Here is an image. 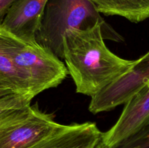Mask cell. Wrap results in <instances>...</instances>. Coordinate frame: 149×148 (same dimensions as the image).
Listing matches in <instances>:
<instances>
[{"instance_id":"277c9868","label":"cell","mask_w":149,"mask_h":148,"mask_svg":"<svg viewBox=\"0 0 149 148\" xmlns=\"http://www.w3.org/2000/svg\"><path fill=\"white\" fill-rule=\"evenodd\" d=\"M148 81L149 51L134 61L132 68L126 73L92 97L89 110L97 114L125 104Z\"/></svg>"},{"instance_id":"6da1fadb","label":"cell","mask_w":149,"mask_h":148,"mask_svg":"<svg viewBox=\"0 0 149 148\" xmlns=\"http://www.w3.org/2000/svg\"><path fill=\"white\" fill-rule=\"evenodd\" d=\"M105 39H124L109 24L71 29L63 38V59L77 93L94 97L130 70L135 60L125 59L106 46Z\"/></svg>"},{"instance_id":"52a82bcc","label":"cell","mask_w":149,"mask_h":148,"mask_svg":"<svg viewBox=\"0 0 149 148\" xmlns=\"http://www.w3.org/2000/svg\"><path fill=\"white\" fill-rule=\"evenodd\" d=\"M31 148H106L103 132L95 123L60 124L52 133Z\"/></svg>"},{"instance_id":"9c48e42d","label":"cell","mask_w":149,"mask_h":148,"mask_svg":"<svg viewBox=\"0 0 149 148\" xmlns=\"http://www.w3.org/2000/svg\"><path fill=\"white\" fill-rule=\"evenodd\" d=\"M0 84L15 93L37 95L29 75L15 65L0 39Z\"/></svg>"},{"instance_id":"30bf717a","label":"cell","mask_w":149,"mask_h":148,"mask_svg":"<svg viewBox=\"0 0 149 148\" xmlns=\"http://www.w3.org/2000/svg\"><path fill=\"white\" fill-rule=\"evenodd\" d=\"M100 14L120 16L134 23L149 18V0H90Z\"/></svg>"},{"instance_id":"4fadbf2b","label":"cell","mask_w":149,"mask_h":148,"mask_svg":"<svg viewBox=\"0 0 149 148\" xmlns=\"http://www.w3.org/2000/svg\"><path fill=\"white\" fill-rule=\"evenodd\" d=\"M17 0H0V26L2 24L10 7Z\"/></svg>"},{"instance_id":"7c38bea8","label":"cell","mask_w":149,"mask_h":148,"mask_svg":"<svg viewBox=\"0 0 149 148\" xmlns=\"http://www.w3.org/2000/svg\"><path fill=\"white\" fill-rule=\"evenodd\" d=\"M113 148H149V120L138 131Z\"/></svg>"},{"instance_id":"ba28073f","label":"cell","mask_w":149,"mask_h":148,"mask_svg":"<svg viewBox=\"0 0 149 148\" xmlns=\"http://www.w3.org/2000/svg\"><path fill=\"white\" fill-rule=\"evenodd\" d=\"M48 0H17L10 7L1 28L26 42H36Z\"/></svg>"},{"instance_id":"8fae6325","label":"cell","mask_w":149,"mask_h":148,"mask_svg":"<svg viewBox=\"0 0 149 148\" xmlns=\"http://www.w3.org/2000/svg\"><path fill=\"white\" fill-rule=\"evenodd\" d=\"M33 96L13 93L0 98V129L26 120L32 110Z\"/></svg>"},{"instance_id":"5b68a950","label":"cell","mask_w":149,"mask_h":148,"mask_svg":"<svg viewBox=\"0 0 149 148\" xmlns=\"http://www.w3.org/2000/svg\"><path fill=\"white\" fill-rule=\"evenodd\" d=\"M59 125L53 115L42 111L35 104L26 120L0 129V148H31L50 134Z\"/></svg>"},{"instance_id":"8992f818","label":"cell","mask_w":149,"mask_h":148,"mask_svg":"<svg viewBox=\"0 0 149 148\" xmlns=\"http://www.w3.org/2000/svg\"><path fill=\"white\" fill-rule=\"evenodd\" d=\"M149 120V81L125 104L117 121L103 132L106 148H113L138 131Z\"/></svg>"},{"instance_id":"3957f363","label":"cell","mask_w":149,"mask_h":148,"mask_svg":"<svg viewBox=\"0 0 149 148\" xmlns=\"http://www.w3.org/2000/svg\"><path fill=\"white\" fill-rule=\"evenodd\" d=\"M0 39L15 65L31 80L36 92L59 86L66 78L63 62L36 42H26L0 28Z\"/></svg>"},{"instance_id":"7a4b0ae2","label":"cell","mask_w":149,"mask_h":148,"mask_svg":"<svg viewBox=\"0 0 149 148\" xmlns=\"http://www.w3.org/2000/svg\"><path fill=\"white\" fill-rule=\"evenodd\" d=\"M97 23L108 24L90 0H48L36 42L63 59V38L71 29H87Z\"/></svg>"},{"instance_id":"5bb4252c","label":"cell","mask_w":149,"mask_h":148,"mask_svg":"<svg viewBox=\"0 0 149 148\" xmlns=\"http://www.w3.org/2000/svg\"><path fill=\"white\" fill-rule=\"evenodd\" d=\"M13 93L15 92H13V91H11L10 89L6 88L4 86L0 84V98H1V97H5V96L7 95H9V94H13ZM17 94H18V93H17Z\"/></svg>"}]
</instances>
